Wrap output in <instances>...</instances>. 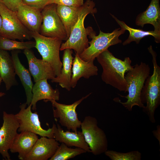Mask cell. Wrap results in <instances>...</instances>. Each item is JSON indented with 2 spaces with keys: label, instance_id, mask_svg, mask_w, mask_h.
Here are the masks:
<instances>
[{
  "label": "cell",
  "instance_id": "obj_24",
  "mask_svg": "<svg viewBox=\"0 0 160 160\" xmlns=\"http://www.w3.org/2000/svg\"><path fill=\"white\" fill-rule=\"evenodd\" d=\"M80 7H73L57 4V13L64 27L68 38L77 21Z\"/></svg>",
  "mask_w": 160,
  "mask_h": 160
},
{
  "label": "cell",
  "instance_id": "obj_33",
  "mask_svg": "<svg viewBox=\"0 0 160 160\" xmlns=\"http://www.w3.org/2000/svg\"><path fill=\"white\" fill-rule=\"evenodd\" d=\"M5 94L2 92H0V97L4 95Z\"/></svg>",
  "mask_w": 160,
  "mask_h": 160
},
{
  "label": "cell",
  "instance_id": "obj_6",
  "mask_svg": "<svg viewBox=\"0 0 160 160\" xmlns=\"http://www.w3.org/2000/svg\"><path fill=\"white\" fill-rule=\"evenodd\" d=\"M35 41L36 48L41 56L42 59L52 67L56 76H59L62 66L60 57V50L62 40L56 37H47L39 32H30Z\"/></svg>",
  "mask_w": 160,
  "mask_h": 160
},
{
  "label": "cell",
  "instance_id": "obj_19",
  "mask_svg": "<svg viewBox=\"0 0 160 160\" xmlns=\"http://www.w3.org/2000/svg\"><path fill=\"white\" fill-rule=\"evenodd\" d=\"M54 138L58 142L64 143L69 147L80 148L87 152H91L81 132H71L69 130L64 131L60 126L57 124L54 130Z\"/></svg>",
  "mask_w": 160,
  "mask_h": 160
},
{
  "label": "cell",
  "instance_id": "obj_22",
  "mask_svg": "<svg viewBox=\"0 0 160 160\" xmlns=\"http://www.w3.org/2000/svg\"><path fill=\"white\" fill-rule=\"evenodd\" d=\"M0 75L4 82L6 89L17 84L13 62L9 53L0 49Z\"/></svg>",
  "mask_w": 160,
  "mask_h": 160
},
{
  "label": "cell",
  "instance_id": "obj_10",
  "mask_svg": "<svg viewBox=\"0 0 160 160\" xmlns=\"http://www.w3.org/2000/svg\"><path fill=\"white\" fill-rule=\"evenodd\" d=\"M42 23L39 32L44 36L56 37L62 40L68 39L63 25L58 15L57 4L53 3L46 6L41 11Z\"/></svg>",
  "mask_w": 160,
  "mask_h": 160
},
{
  "label": "cell",
  "instance_id": "obj_21",
  "mask_svg": "<svg viewBox=\"0 0 160 160\" xmlns=\"http://www.w3.org/2000/svg\"><path fill=\"white\" fill-rule=\"evenodd\" d=\"M19 51L13 50L11 52L16 74L19 77L23 85L26 96V104H31L32 97L33 83L29 72L21 63L18 57Z\"/></svg>",
  "mask_w": 160,
  "mask_h": 160
},
{
  "label": "cell",
  "instance_id": "obj_20",
  "mask_svg": "<svg viewBox=\"0 0 160 160\" xmlns=\"http://www.w3.org/2000/svg\"><path fill=\"white\" fill-rule=\"evenodd\" d=\"M135 24L142 28L146 24H151L154 27V31L160 35L159 0H151L146 9L137 16Z\"/></svg>",
  "mask_w": 160,
  "mask_h": 160
},
{
  "label": "cell",
  "instance_id": "obj_14",
  "mask_svg": "<svg viewBox=\"0 0 160 160\" xmlns=\"http://www.w3.org/2000/svg\"><path fill=\"white\" fill-rule=\"evenodd\" d=\"M60 145L54 138L41 137L24 160H47L54 155Z\"/></svg>",
  "mask_w": 160,
  "mask_h": 160
},
{
  "label": "cell",
  "instance_id": "obj_9",
  "mask_svg": "<svg viewBox=\"0 0 160 160\" xmlns=\"http://www.w3.org/2000/svg\"><path fill=\"white\" fill-rule=\"evenodd\" d=\"M27 105L26 103L21 104L20 106V111L15 114L19 124L18 132L29 131L41 137L54 138L56 124L53 123L52 128L47 130L44 129L41 127L37 112H32L31 104L27 108Z\"/></svg>",
  "mask_w": 160,
  "mask_h": 160
},
{
  "label": "cell",
  "instance_id": "obj_34",
  "mask_svg": "<svg viewBox=\"0 0 160 160\" xmlns=\"http://www.w3.org/2000/svg\"><path fill=\"white\" fill-rule=\"evenodd\" d=\"M2 81V79L1 78V77L0 75V85H1V84Z\"/></svg>",
  "mask_w": 160,
  "mask_h": 160
},
{
  "label": "cell",
  "instance_id": "obj_27",
  "mask_svg": "<svg viewBox=\"0 0 160 160\" xmlns=\"http://www.w3.org/2000/svg\"><path fill=\"white\" fill-rule=\"evenodd\" d=\"M35 41H19L0 36V49L3 50L30 49L35 47Z\"/></svg>",
  "mask_w": 160,
  "mask_h": 160
},
{
  "label": "cell",
  "instance_id": "obj_32",
  "mask_svg": "<svg viewBox=\"0 0 160 160\" xmlns=\"http://www.w3.org/2000/svg\"><path fill=\"white\" fill-rule=\"evenodd\" d=\"M2 24V19L1 17L0 14V31L1 28Z\"/></svg>",
  "mask_w": 160,
  "mask_h": 160
},
{
  "label": "cell",
  "instance_id": "obj_28",
  "mask_svg": "<svg viewBox=\"0 0 160 160\" xmlns=\"http://www.w3.org/2000/svg\"><path fill=\"white\" fill-rule=\"evenodd\" d=\"M104 153L111 160H140L141 158V153L137 151L123 153L107 150Z\"/></svg>",
  "mask_w": 160,
  "mask_h": 160
},
{
  "label": "cell",
  "instance_id": "obj_31",
  "mask_svg": "<svg viewBox=\"0 0 160 160\" xmlns=\"http://www.w3.org/2000/svg\"><path fill=\"white\" fill-rule=\"evenodd\" d=\"M0 3L15 13L18 7L23 4L22 0H0Z\"/></svg>",
  "mask_w": 160,
  "mask_h": 160
},
{
  "label": "cell",
  "instance_id": "obj_2",
  "mask_svg": "<svg viewBox=\"0 0 160 160\" xmlns=\"http://www.w3.org/2000/svg\"><path fill=\"white\" fill-rule=\"evenodd\" d=\"M150 68L148 64L141 62L140 64H137L127 73L125 76L127 84L126 96H121L127 99L125 102H122L119 98L113 100L121 104L129 111H132L135 106L143 108L144 105L142 103L141 95L145 82L149 76Z\"/></svg>",
  "mask_w": 160,
  "mask_h": 160
},
{
  "label": "cell",
  "instance_id": "obj_5",
  "mask_svg": "<svg viewBox=\"0 0 160 160\" xmlns=\"http://www.w3.org/2000/svg\"><path fill=\"white\" fill-rule=\"evenodd\" d=\"M125 31L121 27L116 29L109 33H104L100 30L99 34L96 36L92 28L89 27L88 36L92 40L89 42V46L79 55V57L84 61H94L110 47L121 43L122 41L119 37Z\"/></svg>",
  "mask_w": 160,
  "mask_h": 160
},
{
  "label": "cell",
  "instance_id": "obj_18",
  "mask_svg": "<svg viewBox=\"0 0 160 160\" xmlns=\"http://www.w3.org/2000/svg\"><path fill=\"white\" fill-rule=\"evenodd\" d=\"M38 138L37 135L31 132H20L15 137L9 150L12 153H18L19 159L24 160Z\"/></svg>",
  "mask_w": 160,
  "mask_h": 160
},
{
  "label": "cell",
  "instance_id": "obj_29",
  "mask_svg": "<svg viewBox=\"0 0 160 160\" xmlns=\"http://www.w3.org/2000/svg\"><path fill=\"white\" fill-rule=\"evenodd\" d=\"M23 4L41 11L47 6L53 4V0H22Z\"/></svg>",
  "mask_w": 160,
  "mask_h": 160
},
{
  "label": "cell",
  "instance_id": "obj_25",
  "mask_svg": "<svg viewBox=\"0 0 160 160\" xmlns=\"http://www.w3.org/2000/svg\"><path fill=\"white\" fill-rule=\"evenodd\" d=\"M111 15L121 27L128 31L129 33L128 38L123 43V45L129 44L132 41H135L137 44H138L142 38L148 36H153L156 43H160V35L158 34L154 31H145L132 28L127 25L124 21L119 20L114 15L111 14Z\"/></svg>",
  "mask_w": 160,
  "mask_h": 160
},
{
  "label": "cell",
  "instance_id": "obj_4",
  "mask_svg": "<svg viewBox=\"0 0 160 160\" xmlns=\"http://www.w3.org/2000/svg\"><path fill=\"white\" fill-rule=\"evenodd\" d=\"M95 7V3L92 0H87L80 7L77 21L68 39L62 43L60 51L66 49H73L79 55L89 46L88 27L85 28L84 21L87 15H93L97 12Z\"/></svg>",
  "mask_w": 160,
  "mask_h": 160
},
{
  "label": "cell",
  "instance_id": "obj_15",
  "mask_svg": "<svg viewBox=\"0 0 160 160\" xmlns=\"http://www.w3.org/2000/svg\"><path fill=\"white\" fill-rule=\"evenodd\" d=\"M72 65L71 88L75 87L78 81L82 77L88 79L98 75V68L94 65V61H84L77 53L74 58Z\"/></svg>",
  "mask_w": 160,
  "mask_h": 160
},
{
  "label": "cell",
  "instance_id": "obj_1",
  "mask_svg": "<svg viewBox=\"0 0 160 160\" xmlns=\"http://www.w3.org/2000/svg\"><path fill=\"white\" fill-rule=\"evenodd\" d=\"M96 58L103 68L102 81L120 91L127 92L125 74L133 67L129 57H126L122 60L116 57L107 49Z\"/></svg>",
  "mask_w": 160,
  "mask_h": 160
},
{
  "label": "cell",
  "instance_id": "obj_12",
  "mask_svg": "<svg viewBox=\"0 0 160 160\" xmlns=\"http://www.w3.org/2000/svg\"><path fill=\"white\" fill-rule=\"evenodd\" d=\"M3 119L0 128V153L4 159L10 160L8 151L18 133L19 124L15 114L5 111L3 112Z\"/></svg>",
  "mask_w": 160,
  "mask_h": 160
},
{
  "label": "cell",
  "instance_id": "obj_16",
  "mask_svg": "<svg viewBox=\"0 0 160 160\" xmlns=\"http://www.w3.org/2000/svg\"><path fill=\"white\" fill-rule=\"evenodd\" d=\"M16 13L21 23L30 31L39 33L42 21L40 10L23 4L18 7Z\"/></svg>",
  "mask_w": 160,
  "mask_h": 160
},
{
  "label": "cell",
  "instance_id": "obj_3",
  "mask_svg": "<svg viewBox=\"0 0 160 160\" xmlns=\"http://www.w3.org/2000/svg\"><path fill=\"white\" fill-rule=\"evenodd\" d=\"M152 57L153 71L152 75L146 79L142 91L141 99L142 103H146L143 111L148 115L150 121L154 123L155 112L160 103V67L157 63L156 52L152 46L148 48Z\"/></svg>",
  "mask_w": 160,
  "mask_h": 160
},
{
  "label": "cell",
  "instance_id": "obj_11",
  "mask_svg": "<svg viewBox=\"0 0 160 160\" xmlns=\"http://www.w3.org/2000/svg\"><path fill=\"white\" fill-rule=\"evenodd\" d=\"M90 93L70 105H66L57 102L52 100L51 102L53 107V114L55 118L59 119V122L61 125L66 127L70 131L77 132V129L81 127V122L78 118L76 111L77 106L85 99L91 94Z\"/></svg>",
  "mask_w": 160,
  "mask_h": 160
},
{
  "label": "cell",
  "instance_id": "obj_7",
  "mask_svg": "<svg viewBox=\"0 0 160 160\" xmlns=\"http://www.w3.org/2000/svg\"><path fill=\"white\" fill-rule=\"evenodd\" d=\"M80 128L91 152L93 155H99L108 150L106 135L98 126L95 118L89 116H85L81 122Z\"/></svg>",
  "mask_w": 160,
  "mask_h": 160
},
{
  "label": "cell",
  "instance_id": "obj_13",
  "mask_svg": "<svg viewBox=\"0 0 160 160\" xmlns=\"http://www.w3.org/2000/svg\"><path fill=\"white\" fill-rule=\"evenodd\" d=\"M24 53L28 60L29 71L35 82L45 79L51 80L56 76L52 67L48 62L37 58L30 49H25Z\"/></svg>",
  "mask_w": 160,
  "mask_h": 160
},
{
  "label": "cell",
  "instance_id": "obj_8",
  "mask_svg": "<svg viewBox=\"0 0 160 160\" xmlns=\"http://www.w3.org/2000/svg\"><path fill=\"white\" fill-rule=\"evenodd\" d=\"M0 14L2 19L0 36L22 41L32 37L30 31L23 24L15 12L0 3Z\"/></svg>",
  "mask_w": 160,
  "mask_h": 160
},
{
  "label": "cell",
  "instance_id": "obj_17",
  "mask_svg": "<svg viewBox=\"0 0 160 160\" xmlns=\"http://www.w3.org/2000/svg\"><path fill=\"white\" fill-rule=\"evenodd\" d=\"M35 83L32 88L33 96L30 104L33 110H36V103L39 101L44 100L47 102L52 100H59V90L53 89L48 83L47 79H42Z\"/></svg>",
  "mask_w": 160,
  "mask_h": 160
},
{
  "label": "cell",
  "instance_id": "obj_23",
  "mask_svg": "<svg viewBox=\"0 0 160 160\" xmlns=\"http://www.w3.org/2000/svg\"><path fill=\"white\" fill-rule=\"evenodd\" d=\"M64 50L62 66L60 74L51 79L53 83H58L63 88L68 91L71 89V81L72 75V66L74 57L72 49H66Z\"/></svg>",
  "mask_w": 160,
  "mask_h": 160
},
{
  "label": "cell",
  "instance_id": "obj_30",
  "mask_svg": "<svg viewBox=\"0 0 160 160\" xmlns=\"http://www.w3.org/2000/svg\"><path fill=\"white\" fill-rule=\"evenodd\" d=\"M84 0H53V3L73 7H81Z\"/></svg>",
  "mask_w": 160,
  "mask_h": 160
},
{
  "label": "cell",
  "instance_id": "obj_26",
  "mask_svg": "<svg viewBox=\"0 0 160 160\" xmlns=\"http://www.w3.org/2000/svg\"><path fill=\"white\" fill-rule=\"evenodd\" d=\"M87 152L82 148L76 147L72 148L61 143L54 155L50 160H67Z\"/></svg>",
  "mask_w": 160,
  "mask_h": 160
}]
</instances>
